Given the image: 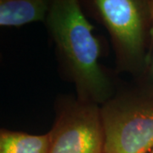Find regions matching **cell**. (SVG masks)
Masks as SVG:
<instances>
[{"instance_id": "7a4b0ae2", "label": "cell", "mask_w": 153, "mask_h": 153, "mask_svg": "<svg viewBox=\"0 0 153 153\" xmlns=\"http://www.w3.org/2000/svg\"><path fill=\"white\" fill-rule=\"evenodd\" d=\"M82 4L109 33L117 71L136 78L146 66L152 43L150 1L90 0Z\"/></svg>"}, {"instance_id": "277c9868", "label": "cell", "mask_w": 153, "mask_h": 153, "mask_svg": "<svg viewBox=\"0 0 153 153\" xmlns=\"http://www.w3.org/2000/svg\"><path fill=\"white\" fill-rule=\"evenodd\" d=\"M49 130L48 153H104L100 106L72 95H60Z\"/></svg>"}, {"instance_id": "3957f363", "label": "cell", "mask_w": 153, "mask_h": 153, "mask_svg": "<svg viewBox=\"0 0 153 153\" xmlns=\"http://www.w3.org/2000/svg\"><path fill=\"white\" fill-rule=\"evenodd\" d=\"M104 153H149L153 149V96L119 88L100 106Z\"/></svg>"}, {"instance_id": "6da1fadb", "label": "cell", "mask_w": 153, "mask_h": 153, "mask_svg": "<svg viewBox=\"0 0 153 153\" xmlns=\"http://www.w3.org/2000/svg\"><path fill=\"white\" fill-rule=\"evenodd\" d=\"M62 78L78 100L101 106L120 87L100 62V43L76 0H51L44 20Z\"/></svg>"}, {"instance_id": "8992f818", "label": "cell", "mask_w": 153, "mask_h": 153, "mask_svg": "<svg viewBox=\"0 0 153 153\" xmlns=\"http://www.w3.org/2000/svg\"><path fill=\"white\" fill-rule=\"evenodd\" d=\"M49 133L31 134L0 128V153H48Z\"/></svg>"}, {"instance_id": "9c48e42d", "label": "cell", "mask_w": 153, "mask_h": 153, "mask_svg": "<svg viewBox=\"0 0 153 153\" xmlns=\"http://www.w3.org/2000/svg\"><path fill=\"white\" fill-rule=\"evenodd\" d=\"M149 153H153V149H152V151H151V152H149Z\"/></svg>"}, {"instance_id": "5b68a950", "label": "cell", "mask_w": 153, "mask_h": 153, "mask_svg": "<svg viewBox=\"0 0 153 153\" xmlns=\"http://www.w3.org/2000/svg\"><path fill=\"white\" fill-rule=\"evenodd\" d=\"M50 0H0V27L44 22Z\"/></svg>"}, {"instance_id": "52a82bcc", "label": "cell", "mask_w": 153, "mask_h": 153, "mask_svg": "<svg viewBox=\"0 0 153 153\" xmlns=\"http://www.w3.org/2000/svg\"><path fill=\"white\" fill-rule=\"evenodd\" d=\"M134 87L141 93L153 96V32L152 33V43L148 53L146 66L142 72L134 78Z\"/></svg>"}, {"instance_id": "ba28073f", "label": "cell", "mask_w": 153, "mask_h": 153, "mask_svg": "<svg viewBox=\"0 0 153 153\" xmlns=\"http://www.w3.org/2000/svg\"><path fill=\"white\" fill-rule=\"evenodd\" d=\"M2 60H3V56H2V53L0 52V62L2 61Z\"/></svg>"}]
</instances>
